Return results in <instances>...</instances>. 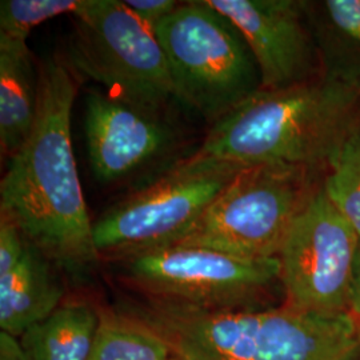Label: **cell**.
Here are the masks:
<instances>
[{"label":"cell","instance_id":"cell-1","mask_svg":"<svg viewBox=\"0 0 360 360\" xmlns=\"http://www.w3.org/2000/svg\"><path fill=\"white\" fill-rule=\"evenodd\" d=\"M79 77L60 55L39 62L37 117L0 183V212L56 267L80 276L101 257L77 174L71 111Z\"/></svg>","mask_w":360,"mask_h":360},{"label":"cell","instance_id":"cell-2","mask_svg":"<svg viewBox=\"0 0 360 360\" xmlns=\"http://www.w3.org/2000/svg\"><path fill=\"white\" fill-rule=\"evenodd\" d=\"M176 360H354L360 323L349 311L207 309L153 299L132 314Z\"/></svg>","mask_w":360,"mask_h":360},{"label":"cell","instance_id":"cell-3","mask_svg":"<svg viewBox=\"0 0 360 360\" xmlns=\"http://www.w3.org/2000/svg\"><path fill=\"white\" fill-rule=\"evenodd\" d=\"M359 112V92L323 77L282 90H259L210 126L198 151L248 167L321 171Z\"/></svg>","mask_w":360,"mask_h":360},{"label":"cell","instance_id":"cell-4","mask_svg":"<svg viewBox=\"0 0 360 360\" xmlns=\"http://www.w3.org/2000/svg\"><path fill=\"white\" fill-rule=\"evenodd\" d=\"M155 35L166 53L176 101L210 126L262 90L243 35L208 0L181 1Z\"/></svg>","mask_w":360,"mask_h":360},{"label":"cell","instance_id":"cell-5","mask_svg":"<svg viewBox=\"0 0 360 360\" xmlns=\"http://www.w3.org/2000/svg\"><path fill=\"white\" fill-rule=\"evenodd\" d=\"M245 167L198 150L187 155L94 221V243L101 260L119 262L178 245Z\"/></svg>","mask_w":360,"mask_h":360},{"label":"cell","instance_id":"cell-6","mask_svg":"<svg viewBox=\"0 0 360 360\" xmlns=\"http://www.w3.org/2000/svg\"><path fill=\"white\" fill-rule=\"evenodd\" d=\"M67 62L112 96L166 111L175 99L167 58L151 27L120 0H83L71 15Z\"/></svg>","mask_w":360,"mask_h":360},{"label":"cell","instance_id":"cell-7","mask_svg":"<svg viewBox=\"0 0 360 360\" xmlns=\"http://www.w3.org/2000/svg\"><path fill=\"white\" fill-rule=\"evenodd\" d=\"M319 171L263 165L242 169L178 245L248 259L278 257Z\"/></svg>","mask_w":360,"mask_h":360},{"label":"cell","instance_id":"cell-8","mask_svg":"<svg viewBox=\"0 0 360 360\" xmlns=\"http://www.w3.org/2000/svg\"><path fill=\"white\" fill-rule=\"evenodd\" d=\"M126 278L154 299L207 309H239L281 282L278 257L248 259L172 245L119 260Z\"/></svg>","mask_w":360,"mask_h":360},{"label":"cell","instance_id":"cell-9","mask_svg":"<svg viewBox=\"0 0 360 360\" xmlns=\"http://www.w3.org/2000/svg\"><path fill=\"white\" fill-rule=\"evenodd\" d=\"M360 236L324 193H312L279 251L285 306L348 311Z\"/></svg>","mask_w":360,"mask_h":360},{"label":"cell","instance_id":"cell-10","mask_svg":"<svg viewBox=\"0 0 360 360\" xmlns=\"http://www.w3.org/2000/svg\"><path fill=\"white\" fill-rule=\"evenodd\" d=\"M84 129L92 174L104 186L138 179L183 159L175 156L183 146V134L165 111L129 103L108 92L89 94Z\"/></svg>","mask_w":360,"mask_h":360},{"label":"cell","instance_id":"cell-11","mask_svg":"<svg viewBox=\"0 0 360 360\" xmlns=\"http://www.w3.org/2000/svg\"><path fill=\"white\" fill-rule=\"evenodd\" d=\"M243 35L262 90H282L321 77L304 0H208Z\"/></svg>","mask_w":360,"mask_h":360},{"label":"cell","instance_id":"cell-12","mask_svg":"<svg viewBox=\"0 0 360 360\" xmlns=\"http://www.w3.org/2000/svg\"><path fill=\"white\" fill-rule=\"evenodd\" d=\"M53 262L30 243L19 264L0 276L1 331L20 338L60 306L63 288Z\"/></svg>","mask_w":360,"mask_h":360},{"label":"cell","instance_id":"cell-13","mask_svg":"<svg viewBox=\"0 0 360 360\" xmlns=\"http://www.w3.org/2000/svg\"><path fill=\"white\" fill-rule=\"evenodd\" d=\"M38 90L39 63L27 40L0 34V150L8 160L32 131Z\"/></svg>","mask_w":360,"mask_h":360},{"label":"cell","instance_id":"cell-14","mask_svg":"<svg viewBox=\"0 0 360 360\" xmlns=\"http://www.w3.org/2000/svg\"><path fill=\"white\" fill-rule=\"evenodd\" d=\"M321 77L360 94V0H306Z\"/></svg>","mask_w":360,"mask_h":360},{"label":"cell","instance_id":"cell-15","mask_svg":"<svg viewBox=\"0 0 360 360\" xmlns=\"http://www.w3.org/2000/svg\"><path fill=\"white\" fill-rule=\"evenodd\" d=\"M99 322L89 304L65 303L19 340L31 360H90Z\"/></svg>","mask_w":360,"mask_h":360},{"label":"cell","instance_id":"cell-16","mask_svg":"<svg viewBox=\"0 0 360 360\" xmlns=\"http://www.w3.org/2000/svg\"><path fill=\"white\" fill-rule=\"evenodd\" d=\"M167 342L139 319L104 314L90 360H171Z\"/></svg>","mask_w":360,"mask_h":360},{"label":"cell","instance_id":"cell-17","mask_svg":"<svg viewBox=\"0 0 360 360\" xmlns=\"http://www.w3.org/2000/svg\"><path fill=\"white\" fill-rule=\"evenodd\" d=\"M322 186L360 236V112L331 158Z\"/></svg>","mask_w":360,"mask_h":360},{"label":"cell","instance_id":"cell-18","mask_svg":"<svg viewBox=\"0 0 360 360\" xmlns=\"http://www.w3.org/2000/svg\"><path fill=\"white\" fill-rule=\"evenodd\" d=\"M83 0H1L0 34L27 40L39 25L60 15H72Z\"/></svg>","mask_w":360,"mask_h":360},{"label":"cell","instance_id":"cell-19","mask_svg":"<svg viewBox=\"0 0 360 360\" xmlns=\"http://www.w3.org/2000/svg\"><path fill=\"white\" fill-rule=\"evenodd\" d=\"M28 240L7 214L0 212V276L13 270L26 252Z\"/></svg>","mask_w":360,"mask_h":360},{"label":"cell","instance_id":"cell-20","mask_svg":"<svg viewBox=\"0 0 360 360\" xmlns=\"http://www.w3.org/2000/svg\"><path fill=\"white\" fill-rule=\"evenodd\" d=\"M124 3L143 23L154 31L180 4L175 0H126Z\"/></svg>","mask_w":360,"mask_h":360},{"label":"cell","instance_id":"cell-21","mask_svg":"<svg viewBox=\"0 0 360 360\" xmlns=\"http://www.w3.org/2000/svg\"><path fill=\"white\" fill-rule=\"evenodd\" d=\"M0 360H31L20 340L4 331L0 333Z\"/></svg>","mask_w":360,"mask_h":360},{"label":"cell","instance_id":"cell-22","mask_svg":"<svg viewBox=\"0 0 360 360\" xmlns=\"http://www.w3.org/2000/svg\"><path fill=\"white\" fill-rule=\"evenodd\" d=\"M348 311L360 323V245L359 250H358V255H356V260H355L354 274H352Z\"/></svg>","mask_w":360,"mask_h":360},{"label":"cell","instance_id":"cell-23","mask_svg":"<svg viewBox=\"0 0 360 360\" xmlns=\"http://www.w3.org/2000/svg\"><path fill=\"white\" fill-rule=\"evenodd\" d=\"M171 360H176V359H171Z\"/></svg>","mask_w":360,"mask_h":360}]
</instances>
